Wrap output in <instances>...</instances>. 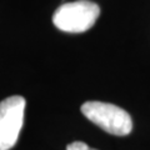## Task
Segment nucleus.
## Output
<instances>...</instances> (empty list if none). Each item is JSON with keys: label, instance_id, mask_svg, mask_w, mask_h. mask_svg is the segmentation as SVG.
I'll return each mask as SVG.
<instances>
[{"label": "nucleus", "instance_id": "2", "mask_svg": "<svg viewBox=\"0 0 150 150\" xmlns=\"http://www.w3.org/2000/svg\"><path fill=\"white\" fill-rule=\"evenodd\" d=\"M81 112L106 133L125 137L133 129V121L129 112L114 104L103 101H86L81 105Z\"/></svg>", "mask_w": 150, "mask_h": 150}, {"label": "nucleus", "instance_id": "4", "mask_svg": "<svg viewBox=\"0 0 150 150\" xmlns=\"http://www.w3.org/2000/svg\"><path fill=\"white\" fill-rule=\"evenodd\" d=\"M67 150H98V149L89 148L88 145L85 143H83V142H74V143L68 145Z\"/></svg>", "mask_w": 150, "mask_h": 150}, {"label": "nucleus", "instance_id": "3", "mask_svg": "<svg viewBox=\"0 0 150 150\" xmlns=\"http://www.w3.org/2000/svg\"><path fill=\"white\" fill-rule=\"evenodd\" d=\"M26 101L20 95L0 101V150H10L16 144L24 124Z\"/></svg>", "mask_w": 150, "mask_h": 150}, {"label": "nucleus", "instance_id": "1", "mask_svg": "<svg viewBox=\"0 0 150 150\" xmlns=\"http://www.w3.org/2000/svg\"><path fill=\"white\" fill-rule=\"evenodd\" d=\"M99 14L98 4L90 0H78L60 5L53 15V23L65 33H84L95 24Z\"/></svg>", "mask_w": 150, "mask_h": 150}]
</instances>
